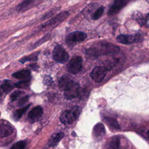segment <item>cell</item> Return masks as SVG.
Returning <instances> with one entry per match:
<instances>
[{
    "label": "cell",
    "instance_id": "16",
    "mask_svg": "<svg viewBox=\"0 0 149 149\" xmlns=\"http://www.w3.org/2000/svg\"><path fill=\"white\" fill-rule=\"evenodd\" d=\"M12 76L17 79L28 80L30 77V72L27 69H23L13 73Z\"/></svg>",
    "mask_w": 149,
    "mask_h": 149
},
{
    "label": "cell",
    "instance_id": "23",
    "mask_svg": "<svg viewBox=\"0 0 149 149\" xmlns=\"http://www.w3.org/2000/svg\"><path fill=\"white\" fill-rule=\"evenodd\" d=\"M30 85V80H23V81L16 83L15 84V87L21 88V89H26Z\"/></svg>",
    "mask_w": 149,
    "mask_h": 149
},
{
    "label": "cell",
    "instance_id": "21",
    "mask_svg": "<svg viewBox=\"0 0 149 149\" xmlns=\"http://www.w3.org/2000/svg\"><path fill=\"white\" fill-rule=\"evenodd\" d=\"M38 54V52H34L33 53L30 55H29V56H25L22 59H20V62H21L22 63H24L26 62L27 61H36L37 60V55Z\"/></svg>",
    "mask_w": 149,
    "mask_h": 149
},
{
    "label": "cell",
    "instance_id": "12",
    "mask_svg": "<svg viewBox=\"0 0 149 149\" xmlns=\"http://www.w3.org/2000/svg\"><path fill=\"white\" fill-rule=\"evenodd\" d=\"M137 35H127V34H119L117 36V41L123 44H129L134 42L137 40Z\"/></svg>",
    "mask_w": 149,
    "mask_h": 149
},
{
    "label": "cell",
    "instance_id": "27",
    "mask_svg": "<svg viewBox=\"0 0 149 149\" xmlns=\"http://www.w3.org/2000/svg\"><path fill=\"white\" fill-rule=\"evenodd\" d=\"M26 146V143L25 141H19L15 143L10 148L14 149H23Z\"/></svg>",
    "mask_w": 149,
    "mask_h": 149
},
{
    "label": "cell",
    "instance_id": "29",
    "mask_svg": "<svg viewBox=\"0 0 149 149\" xmlns=\"http://www.w3.org/2000/svg\"><path fill=\"white\" fill-rule=\"evenodd\" d=\"M29 95H26V96L23 97V98H22L19 101V106L23 105V104H24L27 101V100H29Z\"/></svg>",
    "mask_w": 149,
    "mask_h": 149
},
{
    "label": "cell",
    "instance_id": "8",
    "mask_svg": "<svg viewBox=\"0 0 149 149\" xmlns=\"http://www.w3.org/2000/svg\"><path fill=\"white\" fill-rule=\"evenodd\" d=\"M69 15V13L68 11H63L56 15L55 16L53 17L51 19L49 20L47 22L44 23L41 27H47L49 26H51L55 24H57L61 23L63 21H64Z\"/></svg>",
    "mask_w": 149,
    "mask_h": 149
},
{
    "label": "cell",
    "instance_id": "24",
    "mask_svg": "<svg viewBox=\"0 0 149 149\" xmlns=\"http://www.w3.org/2000/svg\"><path fill=\"white\" fill-rule=\"evenodd\" d=\"M132 17H133L134 19H135L139 24H143L144 23V20L143 19V15H141V13L139 12H134L133 14L132 15Z\"/></svg>",
    "mask_w": 149,
    "mask_h": 149
},
{
    "label": "cell",
    "instance_id": "7",
    "mask_svg": "<svg viewBox=\"0 0 149 149\" xmlns=\"http://www.w3.org/2000/svg\"><path fill=\"white\" fill-rule=\"evenodd\" d=\"M42 1V0H23L16 6V9L17 12H24L37 6Z\"/></svg>",
    "mask_w": 149,
    "mask_h": 149
},
{
    "label": "cell",
    "instance_id": "15",
    "mask_svg": "<svg viewBox=\"0 0 149 149\" xmlns=\"http://www.w3.org/2000/svg\"><path fill=\"white\" fill-rule=\"evenodd\" d=\"M64 133L62 132H60L58 133H56L53 134L48 142V145L49 147H54L56 146L59 141L63 138Z\"/></svg>",
    "mask_w": 149,
    "mask_h": 149
},
{
    "label": "cell",
    "instance_id": "9",
    "mask_svg": "<svg viewBox=\"0 0 149 149\" xmlns=\"http://www.w3.org/2000/svg\"><path fill=\"white\" fill-rule=\"evenodd\" d=\"M106 72L107 69L104 67L98 66L93 69L90 73V76L96 83H100L104 80Z\"/></svg>",
    "mask_w": 149,
    "mask_h": 149
},
{
    "label": "cell",
    "instance_id": "2",
    "mask_svg": "<svg viewBox=\"0 0 149 149\" xmlns=\"http://www.w3.org/2000/svg\"><path fill=\"white\" fill-rule=\"evenodd\" d=\"M119 50L120 49L119 47L111 43H101L96 47L89 49L88 50V54L94 55H98L102 54H113L118 53Z\"/></svg>",
    "mask_w": 149,
    "mask_h": 149
},
{
    "label": "cell",
    "instance_id": "10",
    "mask_svg": "<svg viewBox=\"0 0 149 149\" xmlns=\"http://www.w3.org/2000/svg\"><path fill=\"white\" fill-rule=\"evenodd\" d=\"M130 1V0H114L109 8L108 12V15L113 16L118 13Z\"/></svg>",
    "mask_w": 149,
    "mask_h": 149
},
{
    "label": "cell",
    "instance_id": "17",
    "mask_svg": "<svg viewBox=\"0 0 149 149\" xmlns=\"http://www.w3.org/2000/svg\"><path fill=\"white\" fill-rule=\"evenodd\" d=\"M104 122L111 127L115 130H119L120 126L119 123H118L117 120L112 117L107 116L104 118Z\"/></svg>",
    "mask_w": 149,
    "mask_h": 149
},
{
    "label": "cell",
    "instance_id": "22",
    "mask_svg": "<svg viewBox=\"0 0 149 149\" xmlns=\"http://www.w3.org/2000/svg\"><path fill=\"white\" fill-rule=\"evenodd\" d=\"M120 140L118 137H113L111 139L108 144V148H118L119 147Z\"/></svg>",
    "mask_w": 149,
    "mask_h": 149
},
{
    "label": "cell",
    "instance_id": "18",
    "mask_svg": "<svg viewBox=\"0 0 149 149\" xmlns=\"http://www.w3.org/2000/svg\"><path fill=\"white\" fill-rule=\"evenodd\" d=\"M15 84L9 80H5L2 81L1 87V89L5 92V93H9L13 88Z\"/></svg>",
    "mask_w": 149,
    "mask_h": 149
},
{
    "label": "cell",
    "instance_id": "14",
    "mask_svg": "<svg viewBox=\"0 0 149 149\" xmlns=\"http://www.w3.org/2000/svg\"><path fill=\"white\" fill-rule=\"evenodd\" d=\"M13 132V127L3 122L2 120L1 122V137L3 138L10 135Z\"/></svg>",
    "mask_w": 149,
    "mask_h": 149
},
{
    "label": "cell",
    "instance_id": "28",
    "mask_svg": "<svg viewBox=\"0 0 149 149\" xmlns=\"http://www.w3.org/2000/svg\"><path fill=\"white\" fill-rule=\"evenodd\" d=\"M52 81H53L52 79L50 76H48V75L45 76V77L44 78V83L45 85H47V86L51 85V84H52Z\"/></svg>",
    "mask_w": 149,
    "mask_h": 149
},
{
    "label": "cell",
    "instance_id": "5",
    "mask_svg": "<svg viewBox=\"0 0 149 149\" xmlns=\"http://www.w3.org/2000/svg\"><path fill=\"white\" fill-rule=\"evenodd\" d=\"M83 59L80 56H76L73 57L69 62L67 69L69 73L73 74L78 73L82 68Z\"/></svg>",
    "mask_w": 149,
    "mask_h": 149
},
{
    "label": "cell",
    "instance_id": "31",
    "mask_svg": "<svg viewBox=\"0 0 149 149\" xmlns=\"http://www.w3.org/2000/svg\"><path fill=\"white\" fill-rule=\"evenodd\" d=\"M146 1L149 3V0H146Z\"/></svg>",
    "mask_w": 149,
    "mask_h": 149
},
{
    "label": "cell",
    "instance_id": "19",
    "mask_svg": "<svg viewBox=\"0 0 149 149\" xmlns=\"http://www.w3.org/2000/svg\"><path fill=\"white\" fill-rule=\"evenodd\" d=\"M30 105H31V104H29L24 107H23V108H21L20 109L16 110L13 113V119L16 121L20 119V118H22L23 115L26 112V111L28 109V108H29V107Z\"/></svg>",
    "mask_w": 149,
    "mask_h": 149
},
{
    "label": "cell",
    "instance_id": "1",
    "mask_svg": "<svg viewBox=\"0 0 149 149\" xmlns=\"http://www.w3.org/2000/svg\"><path fill=\"white\" fill-rule=\"evenodd\" d=\"M81 109L79 106H74L70 109L65 110L60 115V121L65 125L73 123L79 117Z\"/></svg>",
    "mask_w": 149,
    "mask_h": 149
},
{
    "label": "cell",
    "instance_id": "13",
    "mask_svg": "<svg viewBox=\"0 0 149 149\" xmlns=\"http://www.w3.org/2000/svg\"><path fill=\"white\" fill-rule=\"evenodd\" d=\"M93 133L97 140L101 139L105 134V129L104 125L101 123H97L93 127Z\"/></svg>",
    "mask_w": 149,
    "mask_h": 149
},
{
    "label": "cell",
    "instance_id": "26",
    "mask_svg": "<svg viewBox=\"0 0 149 149\" xmlns=\"http://www.w3.org/2000/svg\"><path fill=\"white\" fill-rule=\"evenodd\" d=\"M24 93L23 91L20 90H16L13 91L10 95V100L11 101H14L17 99L22 94Z\"/></svg>",
    "mask_w": 149,
    "mask_h": 149
},
{
    "label": "cell",
    "instance_id": "25",
    "mask_svg": "<svg viewBox=\"0 0 149 149\" xmlns=\"http://www.w3.org/2000/svg\"><path fill=\"white\" fill-rule=\"evenodd\" d=\"M49 38V34H47L45 36H44V37H42L41 38H40L38 41H37L32 47H31V49H34L36 48L37 47L41 45L42 43L45 42L46 41H47L48 40V38Z\"/></svg>",
    "mask_w": 149,
    "mask_h": 149
},
{
    "label": "cell",
    "instance_id": "11",
    "mask_svg": "<svg viewBox=\"0 0 149 149\" xmlns=\"http://www.w3.org/2000/svg\"><path fill=\"white\" fill-rule=\"evenodd\" d=\"M43 113L42 108L40 106L34 107L28 114V119L31 122L37 121L42 116Z\"/></svg>",
    "mask_w": 149,
    "mask_h": 149
},
{
    "label": "cell",
    "instance_id": "4",
    "mask_svg": "<svg viewBox=\"0 0 149 149\" xmlns=\"http://www.w3.org/2000/svg\"><path fill=\"white\" fill-rule=\"evenodd\" d=\"M52 56L55 61L61 63H65L69 59V55L64 48L59 44L56 45L52 51Z\"/></svg>",
    "mask_w": 149,
    "mask_h": 149
},
{
    "label": "cell",
    "instance_id": "30",
    "mask_svg": "<svg viewBox=\"0 0 149 149\" xmlns=\"http://www.w3.org/2000/svg\"><path fill=\"white\" fill-rule=\"evenodd\" d=\"M147 136H148V137L149 139V130L147 132Z\"/></svg>",
    "mask_w": 149,
    "mask_h": 149
},
{
    "label": "cell",
    "instance_id": "3",
    "mask_svg": "<svg viewBox=\"0 0 149 149\" xmlns=\"http://www.w3.org/2000/svg\"><path fill=\"white\" fill-rule=\"evenodd\" d=\"M79 84L72 79L65 86L63 90L64 96L68 100H71L79 96L80 94Z\"/></svg>",
    "mask_w": 149,
    "mask_h": 149
},
{
    "label": "cell",
    "instance_id": "20",
    "mask_svg": "<svg viewBox=\"0 0 149 149\" xmlns=\"http://www.w3.org/2000/svg\"><path fill=\"white\" fill-rule=\"evenodd\" d=\"M104 10H105L104 6H98H98L96 8L94 12L92 14V16H91L92 19L94 20L99 19L102 16Z\"/></svg>",
    "mask_w": 149,
    "mask_h": 149
},
{
    "label": "cell",
    "instance_id": "6",
    "mask_svg": "<svg viewBox=\"0 0 149 149\" xmlns=\"http://www.w3.org/2000/svg\"><path fill=\"white\" fill-rule=\"evenodd\" d=\"M87 37V34L80 31L70 33L66 37V41L68 44H74L85 40Z\"/></svg>",
    "mask_w": 149,
    "mask_h": 149
}]
</instances>
